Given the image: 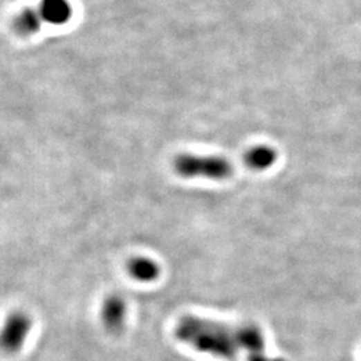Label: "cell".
Returning <instances> with one entry per match:
<instances>
[{"mask_svg": "<svg viewBox=\"0 0 361 361\" xmlns=\"http://www.w3.org/2000/svg\"><path fill=\"white\" fill-rule=\"evenodd\" d=\"M127 272L136 280L147 282V281L156 280L160 276V266L156 261L150 259L136 257L129 261Z\"/></svg>", "mask_w": 361, "mask_h": 361, "instance_id": "cell-6", "label": "cell"}, {"mask_svg": "<svg viewBox=\"0 0 361 361\" xmlns=\"http://www.w3.org/2000/svg\"><path fill=\"white\" fill-rule=\"evenodd\" d=\"M176 335L194 349L221 359H234L241 351L261 353L263 337L254 325L230 326L193 316L180 319Z\"/></svg>", "mask_w": 361, "mask_h": 361, "instance_id": "cell-1", "label": "cell"}, {"mask_svg": "<svg viewBox=\"0 0 361 361\" xmlns=\"http://www.w3.org/2000/svg\"><path fill=\"white\" fill-rule=\"evenodd\" d=\"M31 319L21 312L10 315L1 332V348L7 353H17L21 349L31 331Z\"/></svg>", "mask_w": 361, "mask_h": 361, "instance_id": "cell-3", "label": "cell"}, {"mask_svg": "<svg viewBox=\"0 0 361 361\" xmlns=\"http://www.w3.org/2000/svg\"><path fill=\"white\" fill-rule=\"evenodd\" d=\"M126 319V306L118 296H111L103 302L102 321L104 328L111 333H118L123 328Z\"/></svg>", "mask_w": 361, "mask_h": 361, "instance_id": "cell-4", "label": "cell"}, {"mask_svg": "<svg viewBox=\"0 0 361 361\" xmlns=\"http://www.w3.org/2000/svg\"><path fill=\"white\" fill-rule=\"evenodd\" d=\"M277 160L276 151L268 146H256L245 153V165L253 170H265L270 167Z\"/></svg>", "mask_w": 361, "mask_h": 361, "instance_id": "cell-7", "label": "cell"}, {"mask_svg": "<svg viewBox=\"0 0 361 361\" xmlns=\"http://www.w3.org/2000/svg\"><path fill=\"white\" fill-rule=\"evenodd\" d=\"M40 19H41V17L38 15L35 11L26 10L17 19V28L24 35L35 34L40 28Z\"/></svg>", "mask_w": 361, "mask_h": 361, "instance_id": "cell-8", "label": "cell"}, {"mask_svg": "<svg viewBox=\"0 0 361 361\" xmlns=\"http://www.w3.org/2000/svg\"><path fill=\"white\" fill-rule=\"evenodd\" d=\"M174 170L183 178H207V180H226L233 173L230 160L220 156H198V154H180L174 160Z\"/></svg>", "mask_w": 361, "mask_h": 361, "instance_id": "cell-2", "label": "cell"}, {"mask_svg": "<svg viewBox=\"0 0 361 361\" xmlns=\"http://www.w3.org/2000/svg\"><path fill=\"white\" fill-rule=\"evenodd\" d=\"M71 14V6L67 0H41L40 17L50 24H64L70 20Z\"/></svg>", "mask_w": 361, "mask_h": 361, "instance_id": "cell-5", "label": "cell"}]
</instances>
